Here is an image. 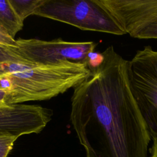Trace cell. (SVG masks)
Masks as SVG:
<instances>
[{
    "label": "cell",
    "mask_w": 157,
    "mask_h": 157,
    "mask_svg": "<svg viewBox=\"0 0 157 157\" xmlns=\"http://www.w3.org/2000/svg\"><path fill=\"white\" fill-rule=\"evenodd\" d=\"M74 88L71 121L86 157H147L151 137L131 92L128 61L113 46Z\"/></svg>",
    "instance_id": "6da1fadb"
},
{
    "label": "cell",
    "mask_w": 157,
    "mask_h": 157,
    "mask_svg": "<svg viewBox=\"0 0 157 157\" xmlns=\"http://www.w3.org/2000/svg\"><path fill=\"white\" fill-rule=\"evenodd\" d=\"M86 64L64 61L52 65L9 63L0 66V89L7 104L49 99L87 78Z\"/></svg>",
    "instance_id": "7a4b0ae2"
},
{
    "label": "cell",
    "mask_w": 157,
    "mask_h": 157,
    "mask_svg": "<svg viewBox=\"0 0 157 157\" xmlns=\"http://www.w3.org/2000/svg\"><path fill=\"white\" fill-rule=\"evenodd\" d=\"M34 15L71 25L82 30L118 36L126 34L100 0H45Z\"/></svg>",
    "instance_id": "3957f363"
},
{
    "label": "cell",
    "mask_w": 157,
    "mask_h": 157,
    "mask_svg": "<svg viewBox=\"0 0 157 157\" xmlns=\"http://www.w3.org/2000/svg\"><path fill=\"white\" fill-rule=\"evenodd\" d=\"M129 86L151 139H157V51L137 50L128 63Z\"/></svg>",
    "instance_id": "277c9868"
},
{
    "label": "cell",
    "mask_w": 157,
    "mask_h": 157,
    "mask_svg": "<svg viewBox=\"0 0 157 157\" xmlns=\"http://www.w3.org/2000/svg\"><path fill=\"white\" fill-rule=\"evenodd\" d=\"M17 52L31 63L52 65L64 61L88 66L90 55L97 44L91 42H69L60 39L43 40L37 39L16 40Z\"/></svg>",
    "instance_id": "5b68a950"
},
{
    "label": "cell",
    "mask_w": 157,
    "mask_h": 157,
    "mask_svg": "<svg viewBox=\"0 0 157 157\" xmlns=\"http://www.w3.org/2000/svg\"><path fill=\"white\" fill-rule=\"evenodd\" d=\"M126 34L157 39V0H100Z\"/></svg>",
    "instance_id": "8992f818"
},
{
    "label": "cell",
    "mask_w": 157,
    "mask_h": 157,
    "mask_svg": "<svg viewBox=\"0 0 157 157\" xmlns=\"http://www.w3.org/2000/svg\"><path fill=\"white\" fill-rule=\"evenodd\" d=\"M23 26V22L13 10L9 1H0V29L14 39Z\"/></svg>",
    "instance_id": "52a82bcc"
},
{
    "label": "cell",
    "mask_w": 157,
    "mask_h": 157,
    "mask_svg": "<svg viewBox=\"0 0 157 157\" xmlns=\"http://www.w3.org/2000/svg\"><path fill=\"white\" fill-rule=\"evenodd\" d=\"M13 10L23 22L26 18L34 15L45 0H9Z\"/></svg>",
    "instance_id": "ba28073f"
},
{
    "label": "cell",
    "mask_w": 157,
    "mask_h": 157,
    "mask_svg": "<svg viewBox=\"0 0 157 157\" xmlns=\"http://www.w3.org/2000/svg\"><path fill=\"white\" fill-rule=\"evenodd\" d=\"M9 63L33 64L16 52V48L0 44V66Z\"/></svg>",
    "instance_id": "9c48e42d"
},
{
    "label": "cell",
    "mask_w": 157,
    "mask_h": 157,
    "mask_svg": "<svg viewBox=\"0 0 157 157\" xmlns=\"http://www.w3.org/2000/svg\"><path fill=\"white\" fill-rule=\"evenodd\" d=\"M18 138L9 134H0V157H7Z\"/></svg>",
    "instance_id": "30bf717a"
},
{
    "label": "cell",
    "mask_w": 157,
    "mask_h": 157,
    "mask_svg": "<svg viewBox=\"0 0 157 157\" xmlns=\"http://www.w3.org/2000/svg\"><path fill=\"white\" fill-rule=\"evenodd\" d=\"M150 157H157V139L153 140V145L150 149Z\"/></svg>",
    "instance_id": "8fae6325"
},
{
    "label": "cell",
    "mask_w": 157,
    "mask_h": 157,
    "mask_svg": "<svg viewBox=\"0 0 157 157\" xmlns=\"http://www.w3.org/2000/svg\"><path fill=\"white\" fill-rule=\"evenodd\" d=\"M7 104L6 103V93L2 89H0V106Z\"/></svg>",
    "instance_id": "7c38bea8"
}]
</instances>
